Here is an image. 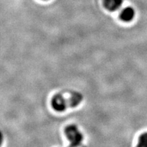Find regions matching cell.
Listing matches in <instances>:
<instances>
[{
  "instance_id": "6",
  "label": "cell",
  "mask_w": 147,
  "mask_h": 147,
  "mask_svg": "<svg viewBox=\"0 0 147 147\" xmlns=\"http://www.w3.org/2000/svg\"><path fill=\"white\" fill-rule=\"evenodd\" d=\"M3 140H4V137H3V134L2 133V131H1V130H0V146H1V144H3Z\"/></svg>"
},
{
  "instance_id": "2",
  "label": "cell",
  "mask_w": 147,
  "mask_h": 147,
  "mask_svg": "<svg viewBox=\"0 0 147 147\" xmlns=\"http://www.w3.org/2000/svg\"><path fill=\"white\" fill-rule=\"evenodd\" d=\"M65 134L70 142L71 147H78L81 144L83 140V135L75 125L66 127Z\"/></svg>"
},
{
  "instance_id": "1",
  "label": "cell",
  "mask_w": 147,
  "mask_h": 147,
  "mask_svg": "<svg viewBox=\"0 0 147 147\" xmlns=\"http://www.w3.org/2000/svg\"><path fill=\"white\" fill-rule=\"evenodd\" d=\"M82 95L78 92H74L69 99H66L62 95L57 94L53 97L52 104L54 110L58 112H63L67 107H75L82 102Z\"/></svg>"
},
{
  "instance_id": "3",
  "label": "cell",
  "mask_w": 147,
  "mask_h": 147,
  "mask_svg": "<svg viewBox=\"0 0 147 147\" xmlns=\"http://www.w3.org/2000/svg\"><path fill=\"white\" fill-rule=\"evenodd\" d=\"M123 0H104V6L110 11H115L121 7Z\"/></svg>"
},
{
  "instance_id": "4",
  "label": "cell",
  "mask_w": 147,
  "mask_h": 147,
  "mask_svg": "<svg viewBox=\"0 0 147 147\" xmlns=\"http://www.w3.org/2000/svg\"><path fill=\"white\" fill-rule=\"evenodd\" d=\"M134 15H135V12L134 9L130 7H127L121 12V18L123 21L129 22L133 19Z\"/></svg>"
},
{
  "instance_id": "5",
  "label": "cell",
  "mask_w": 147,
  "mask_h": 147,
  "mask_svg": "<svg viewBox=\"0 0 147 147\" xmlns=\"http://www.w3.org/2000/svg\"><path fill=\"white\" fill-rule=\"evenodd\" d=\"M136 147H147V132L140 136Z\"/></svg>"
}]
</instances>
